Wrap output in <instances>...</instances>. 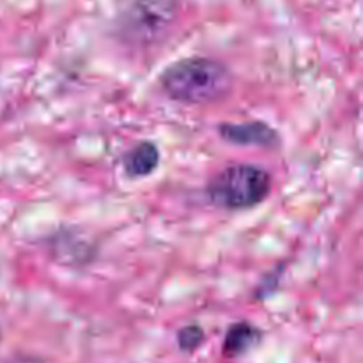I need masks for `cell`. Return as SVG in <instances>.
Wrapping results in <instances>:
<instances>
[{"label": "cell", "mask_w": 363, "mask_h": 363, "mask_svg": "<svg viewBox=\"0 0 363 363\" xmlns=\"http://www.w3.org/2000/svg\"><path fill=\"white\" fill-rule=\"evenodd\" d=\"M162 91L183 105H208L225 98L233 74L225 64L208 57H188L165 67L158 78Z\"/></svg>", "instance_id": "cell-1"}, {"label": "cell", "mask_w": 363, "mask_h": 363, "mask_svg": "<svg viewBox=\"0 0 363 363\" xmlns=\"http://www.w3.org/2000/svg\"><path fill=\"white\" fill-rule=\"evenodd\" d=\"M272 188L273 179L266 169L252 163H233L208 181L206 199L223 211H245L264 202Z\"/></svg>", "instance_id": "cell-2"}, {"label": "cell", "mask_w": 363, "mask_h": 363, "mask_svg": "<svg viewBox=\"0 0 363 363\" xmlns=\"http://www.w3.org/2000/svg\"><path fill=\"white\" fill-rule=\"evenodd\" d=\"M172 21V9L167 0H138L126 21V34L135 43H151Z\"/></svg>", "instance_id": "cell-3"}, {"label": "cell", "mask_w": 363, "mask_h": 363, "mask_svg": "<svg viewBox=\"0 0 363 363\" xmlns=\"http://www.w3.org/2000/svg\"><path fill=\"white\" fill-rule=\"evenodd\" d=\"M218 135L233 145H243V147H277L280 142L279 133L269 124L261 121H250V123H222L218 124Z\"/></svg>", "instance_id": "cell-4"}, {"label": "cell", "mask_w": 363, "mask_h": 363, "mask_svg": "<svg viewBox=\"0 0 363 363\" xmlns=\"http://www.w3.org/2000/svg\"><path fill=\"white\" fill-rule=\"evenodd\" d=\"M160 149L155 142L142 140L123 155V169L130 179L147 177L158 169Z\"/></svg>", "instance_id": "cell-5"}, {"label": "cell", "mask_w": 363, "mask_h": 363, "mask_svg": "<svg viewBox=\"0 0 363 363\" xmlns=\"http://www.w3.org/2000/svg\"><path fill=\"white\" fill-rule=\"evenodd\" d=\"M262 339V332L255 325L247 321L234 323L229 326L223 340L222 353L227 358H238L247 354L248 351L254 350Z\"/></svg>", "instance_id": "cell-6"}, {"label": "cell", "mask_w": 363, "mask_h": 363, "mask_svg": "<svg viewBox=\"0 0 363 363\" xmlns=\"http://www.w3.org/2000/svg\"><path fill=\"white\" fill-rule=\"evenodd\" d=\"M206 333L199 325H188L177 332V346L184 353H194L204 344Z\"/></svg>", "instance_id": "cell-7"}, {"label": "cell", "mask_w": 363, "mask_h": 363, "mask_svg": "<svg viewBox=\"0 0 363 363\" xmlns=\"http://www.w3.org/2000/svg\"><path fill=\"white\" fill-rule=\"evenodd\" d=\"M7 363H45V362H43L41 358L28 357V354H21V357L13 358V360H9Z\"/></svg>", "instance_id": "cell-8"}, {"label": "cell", "mask_w": 363, "mask_h": 363, "mask_svg": "<svg viewBox=\"0 0 363 363\" xmlns=\"http://www.w3.org/2000/svg\"><path fill=\"white\" fill-rule=\"evenodd\" d=\"M0 339H2V332H0Z\"/></svg>", "instance_id": "cell-9"}]
</instances>
